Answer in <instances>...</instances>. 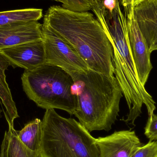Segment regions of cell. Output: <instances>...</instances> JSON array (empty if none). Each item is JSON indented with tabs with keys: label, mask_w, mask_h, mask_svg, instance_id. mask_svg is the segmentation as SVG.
I'll use <instances>...</instances> for the list:
<instances>
[{
	"label": "cell",
	"mask_w": 157,
	"mask_h": 157,
	"mask_svg": "<svg viewBox=\"0 0 157 157\" xmlns=\"http://www.w3.org/2000/svg\"><path fill=\"white\" fill-rule=\"evenodd\" d=\"M12 64L25 70L36 69L46 63V54L43 40L23 43L0 50Z\"/></svg>",
	"instance_id": "9"
},
{
	"label": "cell",
	"mask_w": 157,
	"mask_h": 157,
	"mask_svg": "<svg viewBox=\"0 0 157 157\" xmlns=\"http://www.w3.org/2000/svg\"><path fill=\"white\" fill-rule=\"evenodd\" d=\"M0 157H42L41 151L30 150L18 139L14 126L8 125L0 149Z\"/></svg>",
	"instance_id": "12"
},
{
	"label": "cell",
	"mask_w": 157,
	"mask_h": 157,
	"mask_svg": "<svg viewBox=\"0 0 157 157\" xmlns=\"http://www.w3.org/2000/svg\"><path fill=\"white\" fill-rule=\"evenodd\" d=\"M42 121L35 119L26 124L22 130L17 131L18 139L32 151H40Z\"/></svg>",
	"instance_id": "13"
},
{
	"label": "cell",
	"mask_w": 157,
	"mask_h": 157,
	"mask_svg": "<svg viewBox=\"0 0 157 157\" xmlns=\"http://www.w3.org/2000/svg\"><path fill=\"white\" fill-rule=\"evenodd\" d=\"M2 110L1 109H0V119H1V118H2Z\"/></svg>",
	"instance_id": "21"
},
{
	"label": "cell",
	"mask_w": 157,
	"mask_h": 157,
	"mask_svg": "<svg viewBox=\"0 0 157 157\" xmlns=\"http://www.w3.org/2000/svg\"><path fill=\"white\" fill-rule=\"evenodd\" d=\"M119 0H102V4L106 10L110 13H112L117 5Z\"/></svg>",
	"instance_id": "19"
},
{
	"label": "cell",
	"mask_w": 157,
	"mask_h": 157,
	"mask_svg": "<svg viewBox=\"0 0 157 157\" xmlns=\"http://www.w3.org/2000/svg\"><path fill=\"white\" fill-rule=\"evenodd\" d=\"M100 157H132L143 145L135 131H117L105 137L96 138Z\"/></svg>",
	"instance_id": "7"
},
{
	"label": "cell",
	"mask_w": 157,
	"mask_h": 157,
	"mask_svg": "<svg viewBox=\"0 0 157 157\" xmlns=\"http://www.w3.org/2000/svg\"><path fill=\"white\" fill-rule=\"evenodd\" d=\"M50 1H55V2H59V0H50Z\"/></svg>",
	"instance_id": "23"
},
{
	"label": "cell",
	"mask_w": 157,
	"mask_h": 157,
	"mask_svg": "<svg viewBox=\"0 0 157 157\" xmlns=\"http://www.w3.org/2000/svg\"><path fill=\"white\" fill-rule=\"evenodd\" d=\"M43 17V10L29 8L0 12V27L19 22L38 21Z\"/></svg>",
	"instance_id": "14"
},
{
	"label": "cell",
	"mask_w": 157,
	"mask_h": 157,
	"mask_svg": "<svg viewBox=\"0 0 157 157\" xmlns=\"http://www.w3.org/2000/svg\"><path fill=\"white\" fill-rule=\"evenodd\" d=\"M42 25L74 48L90 70L114 76L112 46L93 14L52 6L45 13Z\"/></svg>",
	"instance_id": "2"
},
{
	"label": "cell",
	"mask_w": 157,
	"mask_h": 157,
	"mask_svg": "<svg viewBox=\"0 0 157 157\" xmlns=\"http://www.w3.org/2000/svg\"><path fill=\"white\" fill-rule=\"evenodd\" d=\"M91 1H97V2H101L102 1V0H91Z\"/></svg>",
	"instance_id": "22"
},
{
	"label": "cell",
	"mask_w": 157,
	"mask_h": 157,
	"mask_svg": "<svg viewBox=\"0 0 157 157\" xmlns=\"http://www.w3.org/2000/svg\"><path fill=\"white\" fill-rule=\"evenodd\" d=\"M65 9L75 12H88L91 9V0H59Z\"/></svg>",
	"instance_id": "15"
},
{
	"label": "cell",
	"mask_w": 157,
	"mask_h": 157,
	"mask_svg": "<svg viewBox=\"0 0 157 157\" xmlns=\"http://www.w3.org/2000/svg\"><path fill=\"white\" fill-rule=\"evenodd\" d=\"M144 130L145 135L149 139V141L157 142V114L154 113L148 117Z\"/></svg>",
	"instance_id": "17"
},
{
	"label": "cell",
	"mask_w": 157,
	"mask_h": 157,
	"mask_svg": "<svg viewBox=\"0 0 157 157\" xmlns=\"http://www.w3.org/2000/svg\"><path fill=\"white\" fill-rule=\"evenodd\" d=\"M41 40L42 25L38 21L16 22L0 27V50Z\"/></svg>",
	"instance_id": "10"
},
{
	"label": "cell",
	"mask_w": 157,
	"mask_h": 157,
	"mask_svg": "<svg viewBox=\"0 0 157 157\" xmlns=\"http://www.w3.org/2000/svg\"><path fill=\"white\" fill-rule=\"evenodd\" d=\"M42 157H100L94 138L79 122L46 110L41 124Z\"/></svg>",
	"instance_id": "4"
},
{
	"label": "cell",
	"mask_w": 157,
	"mask_h": 157,
	"mask_svg": "<svg viewBox=\"0 0 157 157\" xmlns=\"http://www.w3.org/2000/svg\"><path fill=\"white\" fill-rule=\"evenodd\" d=\"M140 30L152 53L157 50V0H146L134 8Z\"/></svg>",
	"instance_id": "11"
},
{
	"label": "cell",
	"mask_w": 157,
	"mask_h": 157,
	"mask_svg": "<svg viewBox=\"0 0 157 157\" xmlns=\"http://www.w3.org/2000/svg\"><path fill=\"white\" fill-rule=\"evenodd\" d=\"M102 2H92L91 10L102 25L112 46L114 75L129 110L124 121L135 126V121L142 114L143 105L146 107L150 117L154 113L156 103L139 79L130 48L127 18L120 2H117L115 9L110 13Z\"/></svg>",
	"instance_id": "1"
},
{
	"label": "cell",
	"mask_w": 157,
	"mask_h": 157,
	"mask_svg": "<svg viewBox=\"0 0 157 157\" xmlns=\"http://www.w3.org/2000/svg\"><path fill=\"white\" fill-rule=\"evenodd\" d=\"M123 8V12L126 18L131 17L134 13V0H119Z\"/></svg>",
	"instance_id": "18"
},
{
	"label": "cell",
	"mask_w": 157,
	"mask_h": 157,
	"mask_svg": "<svg viewBox=\"0 0 157 157\" xmlns=\"http://www.w3.org/2000/svg\"><path fill=\"white\" fill-rule=\"evenodd\" d=\"M132 157H157V141H149L140 147Z\"/></svg>",
	"instance_id": "16"
},
{
	"label": "cell",
	"mask_w": 157,
	"mask_h": 157,
	"mask_svg": "<svg viewBox=\"0 0 157 157\" xmlns=\"http://www.w3.org/2000/svg\"><path fill=\"white\" fill-rule=\"evenodd\" d=\"M72 77L73 94L77 100L74 115L90 132H109L120 112L123 94L115 76L90 70L86 72H68Z\"/></svg>",
	"instance_id": "3"
},
{
	"label": "cell",
	"mask_w": 157,
	"mask_h": 157,
	"mask_svg": "<svg viewBox=\"0 0 157 157\" xmlns=\"http://www.w3.org/2000/svg\"><path fill=\"white\" fill-rule=\"evenodd\" d=\"M46 63L60 67L68 72H86L89 71L86 62L68 42L42 25Z\"/></svg>",
	"instance_id": "6"
},
{
	"label": "cell",
	"mask_w": 157,
	"mask_h": 157,
	"mask_svg": "<svg viewBox=\"0 0 157 157\" xmlns=\"http://www.w3.org/2000/svg\"><path fill=\"white\" fill-rule=\"evenodd\" d=\"M130 48L140 81L145 86L153 67L151 54L140 30L134 13L127 18Z\"/></svg>",
	"instance_id": "8"
},
{
	"label": "cell",
	"mask_w": 157,
	"mask_h": 157,
	"mask_svg": "<svg viewBox=\"0 0 157 157\" xmlns=\"http://www.w3.org/2000/svg\"><path fill=\"white\" fill-rule=\"evenodd\" d=\"M146 0H134V7Z\"/></svg>",
	"instance_id": "20"
},
{
	"label": "cell",
	"mask_w": 157,
	"mask_h": 157,
	"mask_svg": "<svg viewBox=\"0 0 157 157\" xmlns=\"http://www.w3.org/2000/svg\"><path fill=\"white\" fill-rule=\"evenodd\" d=\"M21 80L26 95L39 107L62 110L71 115L76 112L77 100L72 90L73 79L65 70L44 64L25 70Z\"/></svg>",
	"instance_id": "5"
}]
</instances>
